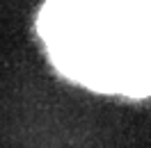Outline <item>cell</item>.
<instances>
[{
	"instance_id": "6da1fadb",
	"label": "cell",
	"mask_w": 151,
	"mask_h": 148,
	"mask_svg": "<svg viewBox=\"0 0 151 148\" xmlns=\"http://www.w3.org/2000/svg\"><path fill=\"white\" fill-rule=\"evenodd\" d=\"M37 30L69 80L101 93H151V0H48Z\"/></svg>"
}]
</instances>
